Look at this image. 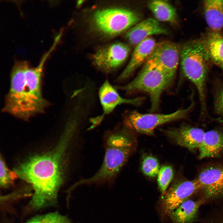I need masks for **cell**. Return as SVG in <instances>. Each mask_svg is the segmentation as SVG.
Wrapping results in <instances>:
<instances>
[{
  "label": "cell",
  "mask_w": 223,
  "mask_h": 223,
  "mask_svg": "<svg viewBox=\"0 0 223 223\" xmlns=\"http://www.w3.org/2000/svg\"><path fill=\"white\" fill-rule=\"evenodd\" d=\"M219 66L221 68V69L223 70V60Z\"/></svg>",
  "instance_id": "83f0119b"
},
{
  "label": "cell",
  "mask_w": 223,
  "mask_h": 223,
  "mask_svg": "<svg viewBox=\"0 0 223 223\" xmlns=\"http://www.w3.org/2000/svg\"><path fill=\"white\" fill-rule=\"evenodd\" d=\"M131 131L123 124L107 131L103 136L104 155L101 165L94 175L77 181L74 187L113 183L134 150Z\"/></svg>",
  "instance_id": "7a4b0ae2"
},
{
  "label": "cell",
  "mask_w": 223,
  "mask_h": 223,
  "mask_svg": "<svg viewBox=\"0 0 223 223\" xmlns=\"http://www.w3.org/2000/svg\"><path fill=\"white\" fill-rule=\"evenodd\" d=\"M180 49L178 45L171 42L157 43L146 61L162 72L171 83L180 59Z\"/></svg>",
  "instance_id": "30bf717a"
},
{
  "label": "cell",
  "mask_w": 223,
  "mask_h": 223,
  "mask_svg": "<svg viewBox=\"0 0 223 223\" xmlns=\"http://www.w3.org/2000/svg\"><path fill=\"white\" fill-rule=\"evenodd\" d=\"M171 83L162 72L146 61L139 74L131 81L114 87L126 93L136 91L147 93L151 99L150 111L152 112L158 108L161 94Z\"/></svg>",
  "instance_id": "5b68a950"
},
{
  "label": "cell",
  "mask_w": 223,
  "mask_h": 223,
  "mask_svg": "<svg viewBox=\"0 0 223 223\" xmlns=\"http://www.w3.org/2000/svg\"><path fill=\"white\" fill-rule=\"evenodd\" d=\"M0 183L2 187L11 185L18 177L15 171H12L8 168L2 156L0 160Z\"/></svg>",
  "instance_id": "d4e9b609"
},
{
  "label": "cell",
  "mask_w": 223,
  "mask_h": 223,
  "mask_svg": "<svg viewBox=\"0 0 223 223\" xmlns=\"http://www.w3.org/2000/svg\"><path fill=\"white\" fill-rule=\"evenodd\" d=\"M214 105L216 113L223 117V84H219L215 90Z\"/></svg>",
  "instance_id": "484cf974"
},
{
  "label": "cell",
  "mask_w": 223,
  "mask_h": 223,
  "mask_svg": "<svg viewBox=\"0 0 223 223\" xmlns=\"http://www.w3.org/2000/svg\"><path fill=\"white\" fill-rule=\"evenodd\" d=\"M199 150L200 160L218 157L223 154V129H215L205 132Z\"/></svg>",
  "instance_id": "e0dca14e"
},
{
  "label": "cell",
  "mask_w": 223,
  "mask_h": 223,
  "mask_svg": "<svg viewBox=\"0 0 223 223\" xmlns=\"http://www.w3.org/2000/svg\"><path fill=\"white\" fill-rule=\"evenodd\" d=\"M91 12L86 20L88 28L93 35L101 38L116 37L140 19L134 11L116 6L97 8Z\"/></svg>",
  "instance_id": "3957f363"
},
{
  "label": "cell",
  "mask_w": 223,
  "mask_h": 223,
  "mask_svg": "<svg viewBox=\"0 0 223 223\" xmlns=\"http://www.w3.org/2000/svg\"><path fill=\"white\" fill-rule=\"evenodd\" d=\"M165 132L176 144L191 151L199 149L205 133L201 129L186 125L168 129Z\"/></svg>",
  "instance_id": "5bb4252c"
},
{
  "label": "cell",
  "mask_w": 223,
  "mask_h": 223,
  "mask_svg": "<svg viewBox=\"0 0 223 223\" xmlns=\"http://www.w3.org/2000/svg\"><path fill=\"white\" fill-rule=\"evenodd\" d=\"M174 175L172 168L169 165H164L160 168L157 174V183L163 197L172 180Z\"/></svg>",
  "instance_id": "7402d4cb"
},
{
  "label": "cell",
  "mask_w": 223,
  "mask_h": 223,
  "mask_svg": "<svg viewBox=\"0 0 223 223\" xmlns=\"http://www.w3.org/2000/svg\"><path fill=\"white\" fill-rule=\"evenodd\" d=\"M27 223H73L66 216L55 212L31 218Z\"/></svg>",
  "instance_id": "603a6c76"
},
{
  "label": "cell",
  "mask_w": 223,
  "mask_h": 223,
  "mask_svg": "<svg viewBox=\"0 0 223 223\" xmlns=\"http://www.w3.org/2000/svg\"><path fill=\"white\" fill-rule=\"evenodd\" d=\"M195 179L206 202L223 197V164H211L204 167Z\"/></svg>",
  "instance_id": "7c38bea8"
},
{
  "label": "cell",
  "mask_w": 223,
  "mask_h": 223,
  "mask_svg": "<svg viewBox=\"0 0 223 223\" xmlns=\"http://www.w3.org/2000/svg\"><path fill=\"white\" fill-rule=\"evenodd\" d=\"M204 41L209 57L219 66L223 60V36L213 31L209 34Z\"/></svg>",
  "instance_id": "44dd1931"
},
{
  "label": "cell",
  "mask_w": 223,
  "mask_h": 223,
  "mask_svg": "<svg viewBox=\"0 0 223 223\" xmlns=\"http://www.w3.org/2000/svg\"><path fill=\"white\" fill-rule=\"evenodd\" d=\"M117 90L108 80H105L100 87L98 94L103 112L101 114L90 118L89 121L91 125L90 129L98 125L106 116L112 113L120 104L138 105L141 103L142 100V98H125L120 95Z\"/></svg>",
  "instance_id": "8fae6325"
},
{
  "label": "cell",
  "mask_w": 223,
  "mask_h": 223,
  "mask_svg": "<svg viewBox=\"0 0 223 223\" xmlns=\"http://www.w3.org/2000/svg\"><path fill=\"white\" fill-rule=\"evenodd\" d=\"M49 56L47 54H45L37 67H29L25 72L24 94L28 119L35 115L44 112L49 104L42 96L41 87L44 64Z\"/></svg>",
  "instance_id": "52a82bcc"
},
{
  "label": "cell",
  "mask_w": 223,
  "mask_h": 223,
  "mask_svg": "<svg viewBox=\"0 0 223 223\" xmlns=\"http://www.w3.org/2000/svg\"><path fill=\"white\" fill-rule=\"evenodd\" d=\"M206 223H223V213L213 217Z\"/></svg>",
  "instance_id": "4316f807"
},
{
  "label": "cell",
  "mask_w": 223,
  "mask_h": 223,
  "mask_svg": "<svg viewBox=\"0 0 223 223\" xmlns=\"http://www.w3.org/2000/svg\"><path fill=\"white\" fill-rule=\"evenodd\" d=\"M29 66L26 61H15L11 73V85L2 111L20 119L27 120L24 88V73Z\"/></svg>",
  "instance_id": "ba28073f"
},
{
  "label": "cell",
  "mask_w": 223,
  "mask_h": 223,
  "mask_svg": "<svg viewBox=\"0 0 223 223\" xmlns=\"http://www.w3.org/2000/svg\"><path fill=\"white\" fill-rule=\"evenodd\" d=\"M149 9L159 21L175 23L177 15L175 8L165 1L155 0L148 3Z\"/></svg>",
  "instance_id": "ffe728a7"
},
{
  "label": "cell",
  "mask_w": 223,
  "mask_h": 223,
  "mask_svg": "<svg viewBox=\"0 0 223 223\" xmlns=\"http://www.w3.org/2000/svg\"><path fill=\"white\" fill-rule=\"evenodd\" d=\"M157 43L153 38L148 37L136 46L128 65L115 80L120 82L129 78L134 71L146 62L152 53Z\"/></svg>",
  "instance_id": "9a60e30c"
},
{
  "label": "cell",
  "mask_w": 223,
  "mask_h": 223,
  "mask_svg": "<svg viewBox=\"0 0 223 223\" xmlns=\"http://www.w3.org/2000/svg\"><path fill=\"white\" fill-rule=\"evenodd\" d=\"M56 146L51 150L33 156L15 170L18 177L30 183L34 190L30 201L34 208H42L56 201L63 183L69 148L81 132L70 122L65 124Z\"/></svg>",
  "instance_id": "6da1fadb"
},
{
  "label": "cell",
  "mask_w": 223,
  "mask_h": 223,
  "mask_svg": "<svg viewBox=\"0 0 223 223\" xmlns=\"http://www.w3.org/2000/svg\"><path fill=\"white\" fill-rule=\"evenodd\" d=\"M209 55L204 41L195 40L184 44L180 49V60L185 76L196 87L199 96L200 112H207L205 85Z\"/></svg>",
  "instance_id": "277c9868"
},
{
  "label": "cell",
  "mask_w": 223,
  "mask_h": 223,
  "mask_svg": "<svg viewBox=\"0 0 223 223\" xmlns=\"http://www.w3.org/2000/svg\"><path fill=\"white\" fill-rule=\"evenodd\" d=\"M130 52L129 46L122 42L113 43L97 50L92 61L98 70L106 74L113 73L125 62Z\"/></svg>",
  "instance_id": "9c48e42d"
},
{
  "label": "cell",
  "mask_w": 223,
  "mask_h": 223,
  "mask_svg": "<svg viewBox=\"0 0 223 223\" xmlns=\"http://www.w3.org/2000/svg\"><path fill=\"white\" fill-rule=\"evenodd\" d=\"M205 18L209 27L218 32L223 27V0H208L203 1Z\"/></svg>",
  "instance_id": "d6986e66"
},
{
  "label": "cell",
  "mask_w": 223,
  "mask_h": 223,
  "mask_svg": "<svg viewBox=\"0 0 223 223\" xmlns=\"http://www.w3.org/2000/svg\"><path fill=\"white\" fill-rule=\"evenodd\" d=\"M194 105V102L192 101L186 108L168 114H142L135 111L131 112L124 115L122 124L132 131L151 135L158 126L186 116Z\"/></svg>",
  "instance_id": "8992f818"
},
{
  "label": "cell",
  "mask_w": 223,
  "mask_h": 223,
  "mask_svg": "<svg viewBox=\"0 0 223 223\" xmlns=\"http://www.w3.org/2000/svg\"><path fill=\"white\" fill-rule=\"evenodd\" d=\"M167 33L157 20L148 18L128 30L125 37L130 44L136 46L150 36Z\"/></svg>",
  "instance_id": "2e32d148"
},
{
  "label": "cell",
  "mask_w": 223,
  "mask_h": 223,
  "mask_svg": "<svg viewBox=\"0 0 223 223\" xmlns=\"http://www.w3.org/2000/svg\"><path fill=\"white\" fill-rule=\"evenodd\" d=\"M206 202L201 196L195 200L188 199L169 215L173 223H192L197 220L200 206Z\"/></svg>",
  "instance_id": "ac0fdd59"
},
{
  "label": "cell",
  "mask_w": 223,
  "mask_h": 223,
  "mask_svg": "<svg viewBox=\"0 0 223 223\" xmlns=\"http://www.w3.org/2000/svg\"><path fill=\"white\" fill-rule=\"evenodd\" d=\"M160 169L158 160L151 155L144 156L141 163V169L146 176L154 177L157 175Z\"/></svg>",
  "instance_id": "cb8c5ba5"
},
{
  "label": "cell",
  "mask_w": 223,
  "mask_h": 223,
  "mask_svg": "<svg viewBox=\"0 0 223 223\" xmlns=\"http://www.w3.org/2000/svg\"><path fill=\"white\" fill-rule=\"evenodd\" d=\"M199 190V185L195 179L177 181L162 197L164 212L169 215L182 202Z\"/></svg>",
  "instance_id": "4fadbf2b"
}]
</instances>
